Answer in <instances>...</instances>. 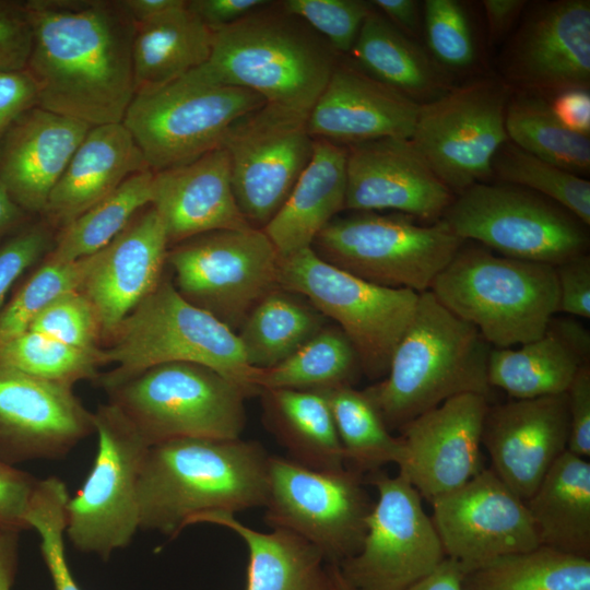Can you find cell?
<instances>
[{
	"label": "cell",
	"instance_id": "cell-1",
	"mask_svg": "<svg viewBox=\"0 0 590 590\" xmlns=\"http://www.w3.org/2000/svg\"><path fill=\"white\" fill-rule=\"evenodd\" d=\"M25 70L38 106L90 126L122 122L135 85L134 22L119 0H28Z\"/></svg>",
	"mask_w": 590,
	"mask_h": 590
},
{
	"label": "cell",
	"instance_id": "cell-2",
	"mask_svg": "<svg viewBox=\"0 0 590 590\" xmlns=\"http://www.w3.org/2000/svg\"><path fill=\"white\" fill-rule=\"evenodd\" d=\"M269 459L261 444L240 438L150 446L138 479L139 529L174 536L208 512L264 507Z\"/></svg>",
	"mask_w": 590,
	"mask_h": 590
},
{
	"label": "cell",
	"instance_id": "cell-3",
	"mask_svg": "<svg viewBox=\"0 0 590 590\" xmlns=\"http://www.w3.org/2000/svg\"><path fill=\"white\" fill-rule=\"evenodd\" d=\"M492 346L472 324L445 308L430 291L420 294L415 314L380 381L363 391L387 428L406 423L464 393L489 398Z\"/></svg>",
	"mask_w": 590,
	"mask_h": 590
},
{
	"label": "cell",
	"instance_id": "cell-4",
	"mask_svg": "<svg viewBox=\"0 0 590 590\" xmlns=\"http://www.w3.org/2000/svg\"><path fill=\"white\" fill-rule=\"evenodd\" d=\"M339 60L308 24L271 1L213 30L211 56L197 69L213 81L308 115Z\"/></svg>",
	"mask_w": 590,
	"mask_h": 590
},
{
	"label": "cell",
	"instance_id": "cell-5",
	"mask_svg": "<svg viewBox=\"0 0 590 590\" xmlns=\"http://www.w3.org/2000/svg\"><path fill=\"white\" fill-rule=\"evenodd\" d=\"M429 291L494 349L539 339L558 312L554 266L496 255L465 241Z\"/></svg>",
	"mask_w": 590,
	"mask_h": 590
},
{
	"label": "cell",
	"instance_id": "cell-6",
	"mask_svg": "<svg viewBox=\"0 0 590 590\" xmlns=\"http://www.w3.org/2000/svg\"><path fill=\"white\" fill-rule=\"evenodd\" d=\"M106 344L105 362L117 366L98 377L104 388L158 364L188 362L219 371L250 397L260 393L253 384L258 369L247 363L236 332L187 302L165 278Z\"/></svg>",
	"mask_w": 590,
	"mask_h": 590
},
{
	"label": "cell",
	"instance_id": "cell-7",
	"mask_svg": "<svg viewBox=\"0 0 590 590\" xmlns=\"http://www.w3.org/2000/svg\"><path fill=\"white\" fill-rule=\"evenodd\" d=\"M105 390L149 446L182 438L237 439L246 426L248 392L204 365L158 364Z\"/></svg>",
	"mask_w": 590,
	"mask_h": 590
},
{
	"label": "cell",
	"instance_id": "cell-8",
	"mask_svg": "<svg viewBox=\"0 0 590 590\" xmlns=\"http://www.w3.org/2000/svg\"><path fill=\"white\" fill-rule=\"evenodd\" d=\"M264 103L252 91L213 81L194 69L137 91L122 123L155 173L222 146L231 127Z\"/></svg>",
	"mask_w": 590,
	"mask_h": 590
},
{
	"label": "cell",
	"instance_id": "cell-9",
	"mask_svg": "<svg viewBox=\"0 0 590 590\" xmlns=\"http://www.w3.org/2000/svg\"><path fill=\"white\" fill-rule=\"evenodd\" d=\"M464 240L439 220L417 224L402 214L335 216L311 248L327 263L376 285L429 291Z\"/></svg>",
	"mask_w": 590,
	"mask_h": 590
},
{
	"label": "cell",
	"instance_id": "cell-10",
	"mask_svg": "<svg viewBox=\"0 0 590 590\" xmlns=\"http://www.w3.org/2000/svg\"><path fill=\"white\" fill-rule=\"evenodd\" d=\"M279 285L332 319L354 346L362 373L384 378L420 294L367 282L320 259L311 247L280 258Z\"/></svg>",
	"mask_w": 590,
	"mask_h": 590
},
{
	"label": "cell",
	"instance_id": "cell-11",
	"mask_svg": "<svg viewBox=\"0 0 590 590\" xmlns=\"http://www.w3.org/2000/svg\"><path fill=\"white\" fill-rule=\"evenodd\" d=\"M441 220L464 241L502 256L558 266L585 255L587 225L552 200L508 184H475L455 196Z\"/></svg>",
	"mask_w": 590,
	"mask_h": 590
},
{
	"label": "cell",
	"instance_id": "cell-12",
	"mask_svg": "<svg viewBox=\"0 0 590 590\" xmlns=\"http://www.w3.org/2000/svg\"><path fill=\"white\" fill-rule=\"evenodd\" d=\"M93 413L97 451L66 505V538L79 552L108 559L139 530L138 479L150 446L115 404Z\"/></svg>",
	"mask_w": 590,
	"mask_h": 590
},
{
	"label": "cell",
	"instance_id": "cell-13",
	"mask_svg": "<svg viewBox=\"0 0 590 590\" xmlns=\"http://www.w3.org/2000/svg\"><path fill=\"white\" fill-rule=\"evenodd\" d=\"M280 255L260 228L203 233L167 250L174 286L190 304L236 332L256 304L279 287Z\"/></svg>",
	"mask_w": 590,
	"mask_h": 590
},
{
	"label": "cell",
	"instance_id": "cell-14",
	"mask_svg": "<svg viewBox=\"0 0 590 590\" xmlns=\"http://www.w3.org/2000/svg\"><path fill=\"white\" fill-rule=\"evenodd\" d=\"M373 502L361 473L322 471L270 456L264 519L312 544L339 566L361 548Z\"/></svg>",
	"mask_w": 590,
	"mask_h": 590
},
{
	"label": "cell",
	"instance_id": "cell-15",
	"mask_svg": "<svg viewBox=\"0 0 590 590\" xmlns=\"http://www.w3.org/2000/svg\"><path fill=\"white\" fill-rule=\"evenodd\" d=\"M511 88L494 78L451 86L421 105L411 141L436 176L458 194L492 178V163L507 142Z\"/></svg>",
	"mask_w": 590,
	"mask_h": 590
},
{
	"label": "cell",
	"instance_id": "cell-16",
	"mask_svg": "<svg viewBox=\"0 0 590 590\" xmlns=\"http://www.w3.org/2000/svg\"><path fill=\"white\" fill-rule=\"evenodd\" d=\"M377 499L359 551L338 566L354 590H401L434 571L446 555L418 492L399 473L367 476Z\"/></svg>",
	"mask_w": 590,
	"mask_h": 590
},
{
	"label": "cell",
	"instance_id": "cell-17",
	"mask_svg": "<svg viewBox=\"0 0 590 590\" xmlns=\"http://www.w3.org/2000/svg\"><path fill=\"white\" fill-rule=\"evenodd\" d=\"M307 117L266 102L237 120L223 141L237 205L255 228L278 213L311 158Z\"/></svg>",
	"mask_w": 590,
	"mask_h": 590
},
{
	"label": "cell",
	"instance_id": "cell-18",
	"mask_svg": "<svg viewBox=\"0 0 590 590\" xmlns=\"http://www.w3.org/2000/svg\"><path fill=\"white\" fill-rule=\"evenodd\" d=\"M529 3V2H528ZM511 91L547 101L590 87V1L527 4L500 57Z\"/></svg>",
	"mask_w": 590,
	"mask_h": 590
},
{
	"label": "cell",
	"instance_id": "cell-19",
	"mask_svg": "<svg viewBox=\"0 0 590 590\" xmlns=\"http://www.w3.org/2000/svg\"><path fill=\"white\" fill-rule=\"evenodd\" d=\"M430 505L446 558L458 563L463 573L540 545L524 500L491 468Z\"/></svg>",
	"mask_w": 590,
	"mask_h": 590
},
{
	"label": "cell",
	"instance_id": "cell-20",
	"mask_svg": "<svg viewBox=\"0 0 590 590\" xmlns=\"http://www.w3.org/2000/svg\"><path fill=\"white\" fill-rule=\"evenodd\" d=\"M488 397L464 393L400 428L404 459L399 474L432 504L485 469L482 433Z\"/></svg>",
	"mask_w": 590,
	"mask_h": 590
},
{
	"label": "cell",
	"instance_id": "cell-21",
	"mask_svg": "<svg viewBox=\"0 0 590 590\" xmlns=\"http://www.w3.org/2000/svg\"><path fill=\"white\" fill-rule=\"evenodd\" d=\"M94 432L73 387L0 365V460L62 458Z\"/></svg>",
	"mask_w": 590,
	"mask_h": 590
},
{
	"label": "cell",
	"instance_id": "cell-22",
	"mask_svg": "<svg viewBox=\"0 0 590 590\" xmlns=\"http://www.w3.org/2000/svg\"><path fill=\"white\" fill-rule=\"evenodd\" d=\"M346 150L345 210H393L435 223L455 198L410 139L385 138Z\"/></svg>",
	"mask_w": 590,
	"mask_h": 590
},
{
	"label": "cell",
	"instance_id": "cell-23",
	"mask_svg": "<svg viewBox=\"0 0 590 590\" xmlns=\"http://www.w3.org/2000/svg\"><path fill=\"white\" fill-rule=\"evenodd\" d=\"M568 433L567 393L512 399L488 406L482 447L493 472L526 502L567 450Z\"/></svg>",
	"mask_w": 590,
	"mask_h": 590
},
{
	"label": "cell",
	"instance_id": "cell-24",
	"mask_svg": "<svg viewBox=\"0 0 590 590\" xmlns=\"http://www.w3.org/2000/svg\"><path fill=\"white\" fill-rule=\"evenodd\" d=\"M168 248L163 222L148 205L97 251L96 261L79 291L97 312L103 342L156 287L163 278Z\"/></svg>",
	"mask_w": 590,
	"mask_h": 590
},
{
	"label": "cell",
	"instance_id": "cell-25",
	"mask_svg": "<svg viewBox=\"0 0 590 590\" xmlns=\"http://www.w3.org/2000/svg\"><path fill=\"white\" fill-rule=\"evenodd\" d=\"M420 105L339 60L307 117L314 139L350 146L385 138L411 139Z\"/></svg>",
	"mask_w": 590,
	"mask_h": 590
},
{
	"label": "cell",
	"instance_id": "cell-26",
	"mask_svg": "<svg viewBox=\"0 0 590 590\" xmlns=\"http://www.w3.org/2000/svg\"><path fill=\"white\" fill-rule=\"evenodd\" d=\"M92 126L40 106L23 113L0 143V186L25 213L49 196Z\"/></svg>",
	"mask_w": 590,
	"mask_h": 590
},
{
	"label": "cell",
	"instance_id": "cell-27",
	"mask_svg": "<svg viewBox=\"0 0 590 590\" xmlns=\"http://www.w3.org/2000/svg\"><path fill=\"white\" fill-rule=\"evenodd\" d=\"M150 205L163 222L169 247L203 233L251 226L237 205L223 146L155 172Z\"/></svg>",
	"mask_w": 590,
	"mask_h": 590
},
{
	"label": "cell",
	"instance_id": "cell-28",
	"mask_svg": "<svg viewBox=\"0 0 590 590\" xmlns=\"http://www.w3.org/2000/svg\"><path fill=\"white\" fill-rule=\"evenodd\" d=\"M150 169L122 122L93 126L54 187L43 215L63 228L129 176Z\"/></svg>",
	"mask_w": 590,
	"mask_h": 590
},
{
	"label": "cell",
	"instance_id": "cell-29",
	"mask_svg": "<svg viewBox=\"0 0 590 590\" xmlns=\"http://www.w3.org/2000/svg\"><path fill=\"white\" fill-rule=\"evenodd\" d=\"M346 158V146L314 139L309 163L262 228L280 257L311 247L317 235L344 210Z\"/></svg>",
	"mask_w": 590,
	"mask_h": 590
},
{
	"label": "cell",
	"instance_id": "cell-30",
	"mask_svg": "<svg viewBox=\"0 0 590 590\" xmlns=\"http://www.w3.org/2000/svg\"><path fill=\"white\" fill-rule=\"evenodd\" d=\"M194 523L224 527L245 542L249 555L246 590H338L322 554L291 531L260 532L224 511L201 515Z\"/></svg>",
	"mask_w": 590,
	"mask_h": 590
},
{
	"label": "cell",
	"instance_id": "cell-31",
	"mask_svg": "<svg viewBox=\"0 0 590 590\" xmlns=\"http://www.w3.org/2000/svg\"><path fill=\"white\" fill-rule=\"evenodd\" d=\"M350 54L361 70L420 106L452 86L429 54L375 8L363 22Z\"/></svg>",
	"mask_w": 590,
	"mask_h": 590
},
{
	"label": "cell",
	"instance_id": "cell-32",
	"mask_svg": "<svg viewBox=\"0 0 590 590\" xmlns=\"http://www.w3.org/2000/svg\"><path fill=\"white\" fill-rule=\"evenodd\" d=\"M539 543L590 558V462L566 450L524 502Z\"/></svg>",
	"mask_w": 590,
	"mask_h": 590
},
{
	"label": "cell",
	"instance_id": "cell-33",
	"mask_svg": "<svg viewBox=\"0 0 590 590\" xmlns=\"http://www.w3.org/2000/svg\"><path fill=\"white\" fill-rule=\"evenodd\" d=\"M259 396L264 423L291 460L322 471L346 468L333 416L322 392L263 389Z\"/></svg>",
	"mask_w": 590,
	"mask_h": 590
},
{
	"label": "cell",
	"instance_id": "cell-34",
	"mask_svg": "<svg viewBox=\"0 0 590 590\" xmlns=\"http://www.w3.org/2000/svg\"><path fill=\"white\" fill-rule=\"evenodd\" d=\"M213 31L188 7L145 23H134L132 70L135 92L176 80L204 64Z\"/></svg>",
	"mask_w": 590,
	"mask_h": 590
},
{
	"label": "cell",
	"instance_id": "cell-35",
	"mask_svg": "<svg viewBox=\"0 0 590 590\" xmlns=\"http://www.w3.org/2000/svg\"><path fill=\"white\" fill-rule=\"evenodd\" d=\"M589 359L550 321L542 337L518 349L492 347L487 380L512 399L562 394Z\"/></svg>",
	"mask_w": 590,
	"mask_h": 590
},
{
	"label": "cell",
	"instance_id": "cell-36",
	"mask_svg": "<svg viewBox=\"0 0 590 590\" xmlns=\"http://www.w3.org/2000/svg\"><path fill=\"white\" fill-rule=\"evenodd\" d=\"M328 324L304 296L281 286L262 297L236 331L249 366L280 364Z\"/></svg>",
	"mask_w": 590,
	"mask_h": 590
},
{
	"label": "cell",
	"instance_id": "cell-37",
	"mask_svg": "<svg viewBox=\"0 0 590 590\" xmlns=\"http://www.w3.org/2000/svg\"><path fill=\"white\" fill-rule=\"evenodd\" d=\"M462 590H590V558L539 545L463 573Z\"/></svg>",
	"mask_w": 590,
	"mask_h": 590
},
{
	"label": "cell",
	"instance_id": "cell-38",
	"mask_svg": "<svg viewBox=\"0 0 590 590\" xmlns=\"http://www.w3.org/2000/svg\"><path fill=\"white\" fill-rule=\"evenodd\" d=\"M154 173L129 176L114 191L59 229L44 260L69 263L106 247L142 209L151 204Z\"/></svg>",
	"mask_w": 590,
	"mask_h": 590
},
{
	"label": "cell",
	"instance_id": "cell-39",
	"mask_svg": "<svg viewBox=\"0 0 590 590\" xmlns=\"http://www.w3.org/2000/svg\"><path fill=\"white\" fill-rule=\"evenodd\" d=\"M362 373L351 341L337 324H327L290 357L268 369H258L253 384L263 389L321 391L353 386Z\"/></svg>",
	"mask_w": 590,
	"mask_h": 590
},
{
	"label": "cell",
	"instance_id": "cell-40",
	"mask_svg": "<svg viewBox=\"0 0 590 590\" xmlns=\"http://www.w3.org/2000/svg\"><path fill=\"white\" fill-rule=\"evenodd\" d=\"M505 127L509 141L526 152L581 177L589 174V135L566 128L547 99L511 91Z\"/></svg>",
	"mask_w": 590,
	"mask_h": 590
},
{
	"label": "cell",
	"instance_id": "cell-41",
	"mask_svg": "<svg viewBox=\"0 0 590 590\" xmlns=\"http://www.w3.org/2000/svg\"><path fill=\"white\" fill-rule=\"evenodd\" d=\"M329 403L343 448L345 465L363 475L404 459L402 442L384 423L363 390L338 386L321 390Z\"/></svg>",
	"mask_w": 590,
	"mask_h": 590
},
{
	"label": "cell",
	"instance_id": "cell-42",
	"mask_svg": "<svg viewBox=\"0 0 590 590\" xmlns=\"http://www.w3.org/2000/svg\"><path fill=\"white\" fill-rule=\"evenodd\" d=\"M492 177L543 196L590 225V181L526 152L509 140L493 160Z\"/></svg>",
	"mask_w": 590,
	"mask_h": 590
},
{
	"label": "cell",
	"instance_id": "cell-43",
	"mask_svg": "<svg viewBox=\"0 0 590 590\" xmlns=\"http://www.w3.org/2000/svg\"><path fill=\"white\" fill-rule=\"evenodd\" d=\"M105 364L103 347L85 350L32 330L0 346V365L70 387L97 379Z\"/></svg>",
	"mask_w": 590,
	"mask_h": 590
},
{
	"label": "cell",
	"instance_id": "cell-44",
	"mask_svg": "<svg viewBox=\"0 0 590 590\" xmlns=\"http://www.w3.org/2000/svg\"><path fill=\"white\" fill-rule=\"evenodd\" d=\"M97 252L69 263L46 260L23 283L0 311V346L28 330L35 317L56 297L79 291Z\"/></svg>",
	"mask_w": 590,
	"mask_h": 590
},
{
	"label": "cell",
	"instance_id": "cell-45",
	"mask_svg": "<svg viewBox=\"0 0 590 590\" xmlns=\"http://www.w3.org/2000/svg\"><path fill=\"white\" fill-rule=\"evenodd\" d=\"M66 484L56 476L39 480L33 493L26 522L36 531L43 559L55 590H81L66 556Z\"/></svg>",
	"mask_w": 590,
	"mask_h": 590
},
{
	"label": "cell",
	"instance_id": "cell-46",
	"mask_svg": "<svg viewBox=\"0 0 590 590\" xmlns=\"http://www.w3.org/2000/svg\"><path fill=\"white\" fill-rule=\"evenodd\" d=\"M423 5V34L428 54L446 73L463 72L477 60L471 21L456 0H426Z\"/></svg>",
	"mask_w": 590,
	"mask_h": 590
},
{
	"label": "cell",
	"instance_id": "cell-47",
	"mask_svg": "<svg viewBox=\"0 0 590 590\" xmlns=\"http://www.w3.org/2000/svg\"><path fill=\"white\" fill-rule=\"evenodd\" d=\"M280 5L317 32L338 54H350L373 10L364 0H284Z\"/></svg>",
	"mask_w": 590,
	"mask_h": 590
},
{
	"label": "cell",
	"instance_id": "cell-48",
	"mask_svg": "<svg viewBox=\"0 0 590 590\" xmlns=\"http://www.w3.org/2000/svg\"><path fill=\"white\" fill-rule=\"evenodd\" d=\"M28 330L85 350L101 349L103 342L97 312L80 291L66 292L52 299Z\"/></svg>",
	"mask_w": 590,
	"mask_h": 590
},
{
	"label": "cell",
	"instance_id": "cell-49",
	"mask_svg": "<svg viewBox=\"0 0 590 590\" xmlns=\"http://www.w3.org/2000/svg\"><path fill=\"white\" fill-rule=\"evenodd\" d=\"M52 227L47 223L32 225L0 247V311L16 280L55 245Z\"/></svg>",
	"mask_w": 590,
	"mask_h": 590
},
{
	"label": "cell",
	"instance_id": "cell-50",
	"mask_svg": "<svg viewBox=\"0 0 590 590\" xmlns=\"http://www.w3.org/2000/svg\"><path fill=\"white\" fill-rule=\"evenodd\" d=\"M31 47L25 2L0 1V72L25 70Z\"/></svg>",
	"mask_w": 590,
	"mask_h": 590
},
{
	"label": "cell",
	"instance_id": "cell-51",
	"mask_svg": "<svg viewBox=\"0 0 590 590\" xmlns=\"http://www.w3.org/2000/svg\"><path fill=\"white\" fill-rule=\"evenodd\" d=\"M38 481L0 460V531L30 529L26 514Z\"/></svg>",
	"mask_w": 590,
	"mask_h": 590
},
{
	"label": "cell",
	"instance_id": "cell-52",
	"mask_svg": "<svg viewBox=\"0 0 590 590\" xmlns=\"http://www.w3.org/2000/svg\"><path fill=\"white\" fill-rule=\"evenodd\" d=\"M558 312L590 318V257L578 256L555 266Z\"/></svg>",
	"mask_w": 590,
	"mask_h": 590
},
{
	"label": "cell",
	"instance_id": "cell-53",
	"mask_svg": "<svg viewBox=\"0 0 590 590\" xmlns=\"http://www.w3.org/2000/svg\"><path fill=\"white\" fill-rule=\"evenodd\" d=\"M569 433L567 450L576 456L590 457V364L582 365L568 390Z\"/></svg>",
	"mask_w": 590,
	"mask_h": 590
},
{
	"label": "cell",
	"instance_id": "cell-54",
	"mask_svg": "<svg viewBox=\"0 0 590 590\" xmlns=\"http://www.w3.org/2000/svg\"><path fill=\"white\" fill-rule=\"evenodd\" d=\"M35 106L37 87L26 70L0 72V143L14 121Z\"/></svg>",
	"mask_w": 590,
	"mask_h": 590
},
{
	"label": "cell",
	"instance_id": "cell-55",
	"mask_svg": "<svg viewBox=\"0 0 590 590\" xmlns=\"http://www.w3.org/2000/svg\"><path fill=\"white\" fill-rule=\"evenodd\" d=\"M267 0H190L187 7L212 31L229 25L269 4Z\"/></svg>",
	"mask_w": 590,
	"mask_h": 590
},
{
	"label": "cell",
	"instance_id": "cell-56",
	"mask_svg": "<svg viewBox=\"0 0 590 590\" xmlns=\"http://www.w3.org/2000/svg\"><path fill=\"white\" fill-rule=\"evenodd\" d=\"M556 118L568 129L590 134V92L576 88L562 92L548 101Z\"/></svg>",
	"mask_w": 590,
	"mask_h": 590
},
{
	"label": "cell",
	"instance_id": "cell-57",
	"mask_svg": "<svg viewBox=\"0 0 590 590\" xmlns=\"http://www.w3.org/2000/svg\"><path fill=\"white\" fill-rule=\"evenodd\" d=\"M528 1L484 0L482 5L486 20L488 42L497 44L516 26Z\"/></svg>",
	"mask_w": 590,
	"mask_h": 590
},
{
	"label": "cell",
	"instance_id": "cell-58",
	"mask_svg": "<svg viewBox=\"0 0 590 590\" xmlns=\"http://www.w3.org/2000/svg\"><path fill=\"white\" fill-rule=\"evenodd\" d=\"M376 10L398 30L416 40L423 34V5L416 0H374Z\"/></svg>",
	"mask_w": 590,
	"mask_h": 590
},
{
	"label": "cell",
	"instance_id": "cell-59",
	"mask_svg": "<svg viewBox=\"0 0 590 590\" xmlns=\"http://www.w3.org/2000/svg\"><path fill=\"white\" fill-rule=\"evenodd\" d=\"M460 565L446 558L434 571L401 590H462Z\"/></svg>",
	"mask_w": 590,
	"mask_h": 590
},
{
	"label": "cell",
	"instance_id": "cell-60",
	"mask_svg": "<svg viewBox=\"0 0 590 590\" xmlns=\"http://www.w3.org/2000/svg\"><path fill=\"white\" fill-rule=\"evenodd\" d=\"M126 13L135 23H145L179 8L186 0H119Z\"/></svg>",
	"mask_w": 590,
	"mask_h": 590
},
{
	"label": "cell",
	"instance_id": "cell-61",
	"mask_svg": "<svg viewBox=\"0 0 590 590\" xmlns=\"http://www.w3.org/2000/svg\"><path fill=\"white\" fill-rule=\"evenodd\" d=\"M17 566V532L0 531V590H12Z\"/></svg>",
	"mask_w": 590,
	"mask_h": 590
},
{
	"label": "cell",
	"instance_id": "cell-62",
	"mask_svg": "<svg viewBox=\"0 0 590 590\" xmlns=\"http://www.w3.org/2000/svg\"><path fill=\"white\" fill-rule=\"evenodd\" d=\"M25 212L16 205L0 186V238L14 229L24 219Z\"/></svg>",
	"mask_w": 590,
	"mask_h": 590
},
{
	"label": "cell",
	"instance_id": "cell-63",
	"mask_svg": "<svg viewBox=\"0 0 590 590\" xmlns=\"http://www.w3.org/2000/svg\"><path fill=\"white\" fill-rule=\"evenodd\" d=\"M338 590H354L342 577L338 566H330Z\"/></svg>",
	"mask_w": 590,
	"mask_h": 590
},
{
	"label": "cell",
	"instance_id": "cell-64",
	"mask_svg": "<svg viewBox=\"0 0 590 590\" xmlns=\"http://www.w3.org/2000/svg\"><path fill=\"white\" fill-rule=\"evenodd\" d=\"M337 586V585H335ZM338 589V588H337Z\"/></svg>",
	"mask_w": 590,
	"mask_h": 590
}]
</instances>
